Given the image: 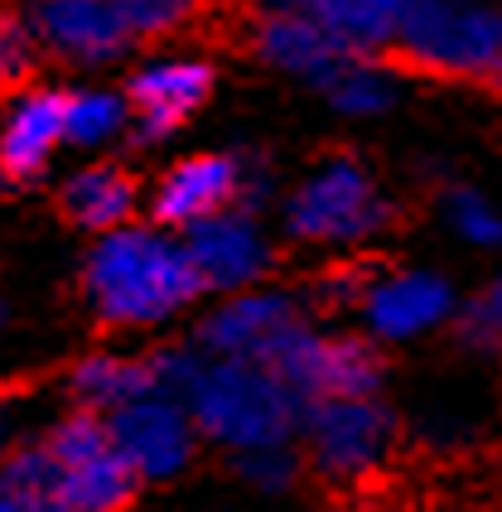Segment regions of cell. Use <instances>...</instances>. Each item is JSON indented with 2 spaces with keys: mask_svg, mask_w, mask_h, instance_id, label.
I'll return each instance as SVG.
<instances>
[{
  "mask_svg": "<svg viewBox=\"0 0 502 512\" xmlns=\"http://www.w3.org/2000/svg\"><path fill=\"white\" fill-rule=\"evenodd\" d=\"M208 92H213V68L208 63H194V58L150 63L126 87V112L136 116L145 141H160L208 102Z\"/></svg>",
  "mask_w": 502,
  "mask_h": 512,
  "instance_id": "obj_9",
  "label": "cell"
},
{
  "mask_svg": "<svg viewBox=\"0 0 502 512\" xmlns=\"http://www.w3.org/2000/svg\"><path fill=\"white\" fill-rule=\"evenodd\" d=\"M256 363L271 377H280L305 406L372 397L382 387V377H387L382 353L367 339H324V334H314L305 324L280 334Z\"/></svg>",
  "mask_w": 502,
  "mask_h": 512,
  "instance_id": "obj_4",
  "label": "cell"
},
{
  "mask_svg": "<svg viewBox=\"0 0 502 512\" xmlns=\"http://www.w3.org/2000/svg\"><path fill=\"white\" fill-rule=\"evenodd\" d=\"M126 121V97L116 92H68V121H63V141L97 145L116 136Z\"/></svg>",
  "mask_w": 502,
  "mask_h": 512,
  "instance_id": "obj_21",
  "label": "cell"
},
{
  "mask_svg": "<svg viewBox=\"0 0 502 512\" xmlns=\"http://www.w3.org/2000/svg\"><path fill=\"white\" fill-rule=\"evenodd\" d=\"M266 10L309 15L329 29L348 54L382 58L396 39L401 15H406V0H266Z\"/></svg>",
  "mask_w": 502,
  "mask_h": 512,
  "instance_id": "obj_14",
  "label": "cell"
},
{
  "mask_svg": "<svg viewBox=\"0 0 502 512\" xmlns=\"http://www.w3.org/2000/svg\"><path fill=\"white\" fill-rule=\"evenodd\" d=\"M242 469H247L251 479H261V484H280V479L295 474V459H290L285 445H276V450H247V455H242Z\"/></svg>",
  "mask_w": 502,
  "mask_h": 512,
  "instance_id": "obj_24",
  "label": "cell"
},
{
  "mask_svg": "<svg viewBox=\"0 0 502 512\" xmlns=\"http://www.w3.org/2000/svg\"><path fill=\"white\" fill-rule=\"evenodd\" d=\"M189 261H194L198 281L203 290H237V285H251L261 271H266V242L256 237L251 223L242 218H208V223H198L189 228Z\"/></svg>",
  "mask_w": 502,
  "mask_h": 512,
  "instance_id": "obj_13",
  "label": "cell"
},
{
  "mask_svg": "<svg viewBox=\"0 0 502 512\" xmlns=\"http://www.w3.org/2000/svg\"><path fill=\"white\" fill-rule=\"evenodd\" d=\"M63 121H68V92H58V87L25 92L0 131V174L10 184L39 179L49 170V155L63 141Z\"/></svg>",
  "mask_w": 502,
  "mask_h": 512,
  "instance_id": "obj_12",
  "label": "cell"
},
{
  "mask_svg": "<svg viewBox=\"0 0 502 512\" xmlns=\"http://www.w3.org/2000/svg\"><path fill=\"white\" fill-rule=\"evenodd\" d=\"M309 430V455L319 464V474L329 479H363L367 469H377L387 459L396 440V416L382 401L353 397V401H319L305 411Z\"/></svg>",
  "mask_w": 502,
  "mask_h": 512,
  "instance_id": "obj_5",
  "label": "cell"
},
{
  "mask_svg": "<svg viewBox=\"0 0 502 512\" xmlns=\"http://www.w3.org/2000/svg\"><path fill=\"white\" fill-rule=\"evenodd\" d=\"M83 290L92 300V314L107 329H121L174 314L203 290V281L189 261V247L145 228H116L87 256Z\"/></svg>",
  "mask_w": 502,
  "mask_h": 512,
  "instance_id": "obj_1",
  "label": "cell"
},
{
  "mask_svg": "<svg viewBox=\"0 0 502 512\" xmlns=\"http://www.w3.org/2000/svg\"><path fill=\"white\" fill-rule=\"evenodd\" d=\"M449 213H454V223H459L464 237H474L483 247H502V218L478 194H469V189L449 194Z\"/></svg>",
  "mask_w": 502,
  "mask_h": 512,
  "instance_id": "obj_23",
  "label": "cell"
},
{
  "mask_svg": "<svg viewBox=\"0 0 502 512\" xmlns=\"http://www.w3.org/2000/svg\"><path fill=\"white\" fill-rule=\"evenodd\" d=\"M0 512H63L54 498H20V493H0Z\"/></svg>",
  "mask_w": 502,
  "mask_h": 512,
  "instance_id": "obj_25",
  "label": "cell"
},
{
  "mask_svg": "<svg viewBox=\"0 0 502 512\" xmlns=\"http://www.w3.org/2000/svg\"><path fill=\"white\" fill-rule=\"evenodd\" d=\"M29 68H34V34L0 0V87H15Z\"/></svg>",
  "mask_w": 502,
  "mask_h": 512,
  "instance_id": "obj_22",
  "label": "cell"
},
{
  "mask_svg": "<svg viewBox=\"0 0 502 512\" xmlns=\"http://www.w3.org/2000/svg\"><path fill=\"white\" fill-rule=\"evenodd\" d=\"M478 310H483V314H488V319H493V324L502 329V281L493 285V290H488L483 300H478Z\"/></svg>",
  "mask_w": 502,
  "mask_h": 512,
  "instance_id": "obj_26",
  "label": "cell"
},
{
  "mask_svg": "<svg viewBox=\"0 0 502 512\" xmlns=\"http://www.w3.org/2000/svg\"><path fill=\"white\" fill-rule=\"evenodd\" d=\"M382 68L420 78L502 87V5L488 0H406Z\"/></svg>",
  "mask_w": 502,
  "mask_h": 512,
  "instance_id": "obj_2",
  "label": "cell"
},
{
  "mask_svg": "<svg viewBox=\"0 0 502 512\" xmlns=\"http://www.w3.org/2000/svg\"><path fill=\"white\" fill-rule=\"evenodd\" d=\"M237 194H242V165L232 155H194L165 174L150 213L160 228H198L208 218H223Z\"/></svg>",
  "mask_w": 502,
  "mask_h": 512,
  "instance_id": "obj_10",
  "label": "cell"
},
{
  "mask_svg": "<svg viewBox=\"0 0 502 512\" xmlns=\"http://www.w3.org/2000/svg\"><path fill=\"white\" fill-rule=\"evenodd\" d=\"M136 469L121 459V450H102L92 459L78 464H63V479H58V508L63 512H126L140 493Z\"/></svg>",
  "mask_w": 502,
  "mask_h": 512,
  "instance_id": "obj_17",
  "label": "cell"
},
{
  "mask_svg": "<svg viewBox=\"0 0 502 512\" xmlns=\"http://www.w3.org/2000/svg\"><path fill=\"white\" fill-rule=\"evenodd\" d=\"M34 44L73 63H107L136 44L116 0H39L29 15Z\"/></svg>",
  "mask_w": 502,
  "mask_h": 512,
  "instance_id": "obj_7",
  "label": "cell"
},
{
  "mask_svg": "<svg viewBox=\"0 0 502 512\" xmlns=\"http://www.w3.org/2000/svg\"><path fill=\"white\" fill-rule=\"evenodd\" d=\"M58 469L54 450L39 440V445H20L0 459V493H20V498H54L58 503Z\"/></svg>",
  "mask_w": 502,
  "mask_h": 512,
  "instance_id": "obj_20",
  "label": "cell"
},
{
  "mask_svg": "<svg viewBox=\"0 0 502 512\" xmlns=\"http://www.w3.org/2000/svg\"><path fill=\"white\" fill-rule=\"evenodd\" d=\"M39 377H0V401L5 397H15V392H29Z\"/></svg>",
  "mask_w": 502,
  "mask_h": 512,
  "instance_id": "obj_27",
  "label": "cell"
},
{
  "mask_svg": "<svg viewBox=\"0 0 502 512\" xmlns=\"http://www.w3.org/2000/svg\"><path fill=\"white\" fill-rule=\"evenodd\" d=\"M300 329V310L285 295H242L227 310H218L203 324V343L218 358H247L256 363L280 334Z\"/></svg>",
  "mask_w": 502,
  "mask_h": 512,
  "instance_id": "obj_15",
  "label": "cell"
},
{
  "mask_svg": "<svg viewBox=\"0 0 502 512\" xmlns=\"http://www.w3.org/2000/svg\"><path fill=\"white\" fill-rule=\"evenodd\" d=\"M251 49L256 58L276 63L285 73H300V78H314L324 87L343 63H353L358 54H348L329 29L309 15H290V10H266L256 29H251Z\"/></svg>",
  "mask_w": 502,
  "mask_h": 512,
  "instance_id": "obj_11",
  "label": "cell"
},
{
  "mask_svg": "<svg viewBox=\"0 0 502 512\" xmlns=\"http://www.w3.org/2000/svg\"><path fill=\"white\" fill-rule=\"evenodd\" d=\"M107 426H112L121 459L136 469L140 479H169L194 455L189 416L169 397H145L131 401V406H116V411H107Z\"/></svg>",
  "mask_w": 502,
  "mask_h": 512,
  "instance_id": "obj_8",
  "label": "cell"
},
{
  "mask_svg": "<svg viewBox=\"0 0 502 512\" xmlns=\"http://www.w3.org/2000/svg\"><path fill=\"white\" fill-rule=\"evenodd\" d=\"M329 102L338 112H353V116H367V112H382L391 102V83H387V68L377 58H353L343 63L334 78L324 83Z\"/></svg>",
  "mask_w": 502,
  "mask_h": 512,
  "instance_id": "obj_19",
  "label": "cell"
},
{
  "mask_svg": "<svg viewBox=\"0 0 502 512\" xmlns=\"http://www.w3.org/2000/svg\"><path fill=\"white\" fill-rule=\"evenodd\" d=\"M363 310H367V324H372L377 334L406 339V334L430 329L435 319H445L449 285L440 281V276H391V281L372 285Z\"/></svg>",
  "mask_w": 502,
  "mask_h": 512,
  "instance_id": "obj_16",
  "label": "cell"
},
{
  "mask_svg": "<svg viewBox=\"0 0 502 512\" xmlns=\"http://www.w3.org/2000/svg\"><path fill=\"white\" fill-rule=\"evenodd\" d=\"M387 203L372 194V179L353 160H334L319 170L290 203V232L309 242H348L387 223Z\"/></svg>",
  "mask_w": 502,
  "mask_h": 512,
  "instance_id": "obj_6",
  "label": "cell"
},
{
  "mask_svg": "<svg viewBox=\"0 0 502 512\" xmlns=\"http://www.w3.org/2000/svg\"><path fill=\"white\" fill-rule=\"evenodd\" d=\"M58 208H63L68 223H78L87 232H116L136 208V179L116 165L73 174L58 194Z\"/></svg>",
  "mask_w": 502,
  "mask_h": 512,
  "instance_id": "obj_18",
  "label": "cell"
},
{
  "mask_svg": "<svg viewBox=\"0 0 502 512\" xmlns=\"http://www.w3.org/2000/svg\"><path fill=\"white\" fill-rule=\"evenodd\" d=\"M184 401H189L194 426L208 440H223L237 450H276L309 411L280 377H271L261 363H247V358L203 363Z\"/></svg>",
  "mask_w": 502,
  "mask_h": 512,
  "instance_id": "obj_3",
  "label": "cell"
},
{
  "mask_svg": "<svg viewBox=\"0 0 502 512\" xmlns=\"http://www.w3.org/2000/svg\"><path fill=\"white\" fill-rule=\"evenodd\" d=\"M5 455H10V450H5V435H0V459H5Z\"/></svg>",
  "mask_w": 502,
  "mask_h": 512,
  "instance_id": "obj_28",
  "label": "cell"
}]
</instances>
